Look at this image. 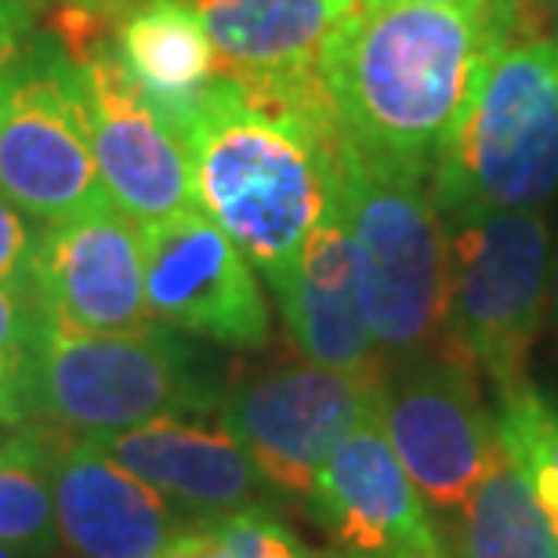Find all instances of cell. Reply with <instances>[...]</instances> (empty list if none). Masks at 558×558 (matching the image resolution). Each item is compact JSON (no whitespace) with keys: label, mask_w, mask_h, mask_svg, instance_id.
<instances>
[{"label":"cell","mask_w":558,"mask_h":558,"mask_svg":"<svg viewBox=\"0 0 558 558\" xmlns=\"http://www.w3.org/2000/svg\"><path fill=\"white\" fill-rule=\"evenodd\" d=\"M522 26L533 22L511 0L486 11L363 4L323 62L338 142L432 185L486 54Z\"/></svg>","instance_id":"obj_1"},{"label":"cell","mask_w":558,"mask_h":558,"mask_svg":"<svg viewBox=\"0 0 558 558\" xmlns=\"http://www.w3.org/2000/svg\"><path fill=\"white\" fill-rule=\"evenodd\" d=\"M171 124L185 145L196 207L272 283L338 189L327 95H276L218 73Z\"/></svg>","instance_id":"obj_2"},{"label":"cell","mask_w":558,"mask_h":558,"mask_svg":"<svg viewBox=\"0 0 558 558\" xmlns=\"http://www.w3.org/2000/svg\"><path fill=\"white\" fill-rule=\"evenodd\" d=\"M218 363L167 327L138 333H81L40 323L22 424L92 442L153 421L221 407Z\"/></svg>","instance_id":"obj_3"},{"label":"cell","mask_w":558,"mask_h":558,"mask_svg":"<svg viewBox=\"0 0 558 558\" xmlns=\"http://www.w3.org/2000/svg\"><path fill=\"white\" fill-rule=\"evenodd\" d=\"M558 196V37L511 29L486 54L468 106L435 163L442 221L541 210Z\"/></svg>","instance_id":"obj_4"},{"label":"cell","mask_w":558,"mask_h":558,"mask_svg":"<svg viewBox=\"0 0 558 558\" xmlns=\"http://www.w3.org/2000/svg\"><path fill=\"white\" fill-rule=\"evenodd\" d=\"M338 207L349 232L355 294L385 363L446 349L450 240L421 178L377 167L338 142Z\"/></svg>","instance_id":"obj_5"},{"label":"cell","mask_w":558,"mask_h":558,"mask_svg":"<svg viewBox=\"0 0 558 558\" xmlns=\"http://www.w3.org/2000/svg\"><path fill=\"white\" fill-rule=\"evenodd\" d=\"M446 349L494 381L530 385L526 363L551 305V232L541 210H486L446 221Z\"/></svg>","instance_id":"obj_6"},{"label":"cell","mask_w":558,"mask_h":558,"mask_svg":"<svg viewBox=\"0 0 558 558\" xmlns=\"http://www.w3.org/2000/svg\"><path fill=\"white\" fill-rule=\"evenodd\" d=\"M0 193L40 226L109 199L81 70L48 29L0 73Z\"/></svg>","instance_id":"obj_7"},{"label":"cell","mask_w":558,"mask_h":558,"mask_svg":"<svg viewBox=\"0 0 558 558\" xmlns=\"http://www.w3.org/2000/svg\"><path fill=\"white\" fill-rule=\"evenodd\" d=\"M84 81L102 189L135 226L196 207L182 135L120 62L113 19L62 8L59 33Z\"/></svg>","instance_id":"obj_8"},{"label":"cell","mask_w":558,"mask_h":558,"mask_svg":"<svg viewBox=\"0 0 558 558\" xmlns=\"http://www.w3.org/2000/svg\"><path fill=\"white\" fill-rule=\"evenodd\" d=\"M385 381L316 363H287L232 385L218 407L221 432L251 457L262 478L305 497L344 435L381 417Z\"/></svg>","instance_id":"obj_9"},{"label":"cell","mask_w":558,"mask_h":558,"mask_svg":"<svg viewBox=\"0 0 558 558\" xmlns=\"http://www.w3.org/2000/svg\"><path fill=\"white\" fill-rule=\"evenodd\" d=\"M145 301L156 327L226 349H265L272 338L258 269L199 207L142 226Z\"/></svg>","instance_id":"obj_10"},{"label":"cell","mask_w":558,"mask_h":558,"mask_svg":"<svg viewBox=\"0 0 558 558\" xmlns=\"http://www.w3.org/2000/svg\"><path fill=\"white\" fill-rule=\"evenodd\" d=\"M381 428L424 505L439 511L461 508L500 450L475 366L453 352L424 355L385 377Z\"/></svg>","instance_id":"obj_11"},{"label":"cell","mask_w":558,"mask_h":558,"mask_svg":"<svg viewBox=\"0 0 558 558\" xmlns=\"http://www.w3.org/2000/svg\"><path fill=\"white\" fill-rule=\"evenodd\" d=\"M29 294L54 327L81 333H138L156 327L145 301L142 226L113 199L40 226Z\"/></svg>","instance_id":"obj_12"},{"label":"cell","mask_w":558,"mask_h":558,"mask_svg":"<svg viewBox=\"0 0 558 558\" xmlns=\"http://www.w3.org/2000/svg\"><path fill=\"white\" fill-rule=\"evenodd\" d=\"M333 558H450L399 457L371 417L344 435L308 494Z\"/></svg>","instance_id":"obj_13"},{"label":"cell","mask_w":558,"mask_h":558,"mask_svg":"<svg viewBox=\"0 0 558 558\" xmlns=\"http://www.w3.org/2000/svg\"><path fill=\"white\" fill-rule=\"evenodd\" d=\"M221 73L276 95H327L323 62L363 0H189Z\"/></svg>","instance_id":"obj_14"},{"label":"cell","mask_w":558,"mask_h":558,"mask_svg":"<svg viewBox=\"0 0 558 558\" xmlns=\"http://www.w3.org/2000/svg\"><path fill=\"white\" fill-rule=\"evenodd\" d=\"M269 287L283 312L290 341L298 344L305 363L366 377V381H385V360L366 330L360 294H355V269L338 189L294 265Z\"/></svg>","instance_id":"obj_15"},{"label":"cell","mask_w":558,"mask_h":558,"mask_svg":"<svg viewBox=\"0 0 558 558\" xmlns=\"http://www.w3.org/2000/svg\"><path fill=\"white\" fill-rule=\"evenodd\" d=\"M51 497L59 537L76 558H153L174 537L163 497L92 442H59Z\"/></svg>","instance_id":"obj_16"},{"label":"cell","mask_w":558,"mask_h":558,"mask_svg":"<svg viewBox=\"0 0 558 558\" xmlns=\"http://www.w3.org/2000/svg\"><path fill=\"white\" fill-rule=\"evenodd\" d=\"M92 446L156 494L207 519L258 508V468L226 432L193 428L182 421H153L92 439Z\"/></svg>","instance_id":"obj_17"},{"label":"cell","mask_w":558,"mask_h":558,"mask_svg":"<svg viewBox=\"0 0 558 558\" xmlns=\"http://www.w3.org/2000/svg\"><path fill=\"white\" fill-rule=\"evenodd\" d=\"M120 62L167 120L221 73L204 19L189 0H142L113 19Z\"/></svg>","instance_id":"obj_18"},{"label":"cell","mask_w":558,"mask_h":558,"mask_svg":"<svg viewBox=\"0 0 558 558\" xmlns=\"http://www.w3.org/2000/svg\"><path fill=\"white\" fill-rule=\"evenodd\" d=\"M461 558H558V537L537 505L533 483L505 450L494 453L483 478L461 505Z\"/></svg>","instance_id":"obj_19"},{"label":"cell","mask_w":558,"mask_h":558,"mask_svg":"<svg viewBox=\"0 0 558 558\" xmlns=\"http://www.w3.org/2000/svg\"><path fill=\"white\" fill-rule=\"evenodd\" d=\"M59 442L37 424H19L0 450V544L54 548L51 464Z\"/></svg>","instance_id":"obj_20"},{"label":"cell","mask_w":558,"mask_h":558,"mask_svg":"<svg viewBox=\"0 0 558 558\" xmlns=\"http://www.w3.org/2000/svg\"><path fill=\"white\" fill-rule=\"evenodd\" d=\"M497 407L500 442L526 472L537 505L558 537V399L522 385L519 392L497 396Z\"/></svg>","instance_id":"obj_21"},{"label":"cell","mask_w":558,"mask_h":558,"mask_svg":"<svg viewBox=\"0 0 558 558\" xmlns=\"http://www.w3.org/2000/svg\"><path fill=\"white\" fill-rule=\"evenodd\" d=\"M44 312L29 294L0 287V421L22 424L26 377L37 349Z\"/></svg>","instance_id":"obj_22"},{"label":"cell","mask_w":558,"mask_h":558,"mask_svg":"<svg viewBox=\"0 0 558 558\" xmlns=\"http://www.w3.org/2000/svg\"><path fill=\"white\" fill-rule=\"evenodd\" d=\"M218 530L229 558H308V551L290 537L287 526L262 508L232 511V515L207 519Z\"/></svg>","instance_id":"obj_23"},{"label":"cell","mask_w":558,"mask_h":558,"mask_svg":"<svg viewBox=\"0 0 558 558\" xmlns=\"http://www.w3.org/2000/svg\"><path fill=\"white\" fill-rule=\"evenodd\" d=\"M33 247H37V232L29 229L26 215L0 193V287L29 294Z\"/></svg>","instance_id":"obj_24"},{"label":"cell","mask_w":558,"mask_h":558,"mask_svg":"<svg viewBox=\"0 0 558 558\" xmlns=\"http://www.w3.org/2000/svg\"><path fill=\"white\" fill-rule=\"evenodd\" d=\"M40 33V0H0V73Z\"/></svg>","instance_id":"obj_25"},{"label":"cell","mask_w":558,"mask_h":558,"mask_svg":"<svg viewBox=\"0 0 558 558\" xmlns=\"http://www.w3.org/2000/svg\"><path fill=\"white\" fill-rule=\"evenodd\" d=\"M174 548L182 558H229L226 544H221L218 530L210 526L204 519L199 530H189V533H174Z\"/></svg>","instance_id":"obj_26"},{"label":"cell","mask_w":558,"mask_h":558,"mask_svg":"<svg viewBox=\"0 0 558 558\" xmlns=\"http://www.w3.org/2000/svg\"><path fill=\"white\" fill-rule=\"evenodd\" d=\"M62 8L87 11V15H102V19H120L128 8L142 4V0H59Z\"/></svg>","instance_id":"obj_27"},{"label":"cell","mask_w":558,"mask_h":558,"mask_svg":"<svg viewBox=\"0 0 558 558\" xmlns=\"http://www.w3.org/2000/svg\"><path fill=\"white\" fill-rule=\"evenodd\" d=\"M363 4H435V8H468V11H486L500 4V0H363Z\"/></svg>","instance_id":"obj_28"},{"label":"cell","mask_w":558,"mask_h":558,"mask_svg":"<svg viewBox=\"0 0 558 558\" xmlns=\"http://www.w3.org/2000/svg\"><path fill=\"white\" fill-rule=\"evenodd\" d=\"M533 22L558 37V0H533Z\"/></svg>","instance_id":"obj_29"},{"label":"cell","mask_w":558,"mask_h":558,"mask_svg":"<svg viewBox=\"0 0 558 558\" xmlns=\"http://www.w3.org/2000/svg\"><path fill=\"white\" fill-rule=\"evenodd\" d=\"M48 548H22V544H0V558H48Z\"/></svg>","instance_id":"obj_30"},{"label":"cell","mask_w":558,"mask_h":558,"mask_svg":"<svg viewBox=\"0 0 558 558\" xmlns=\"http://www.w3.org/2000/svg\"><path fill=\"white\" fill-rule=\"evenodd\" d=\"M15 428H19V424H4V421H0V450H4V446L11 442V435H15Z\"/></svg>","instance_id":"obj_31"},{"label":"cell","mask_w":558,"mask_h":558,"mask_svg":"<svg viewBox=\"0 0 558 558\" xmlns=\"http://www.w3.org/2000/svg\"><path fill=\"white\" fill-rule=\"evenodd\" d=\"M511 4H515L522 15H526L530 22H533V0H511ZM533 26H537V22H533Z\"/></svg>","instance_id":"obj_32"},{"label":"cell","mask_w":558,"mask_h":558,"mask_svg":"<svg viewBox=\"0 0 558 558\" xmlns=\"http://www.w3.org/2000/svg\"><path fill=\"white\" fill-rule=\"evenodd\" d=\"M551 305H555V316H558V262H555V272H551Z\"/></svg>","instance_id":"obj_33"}]
</instances>
